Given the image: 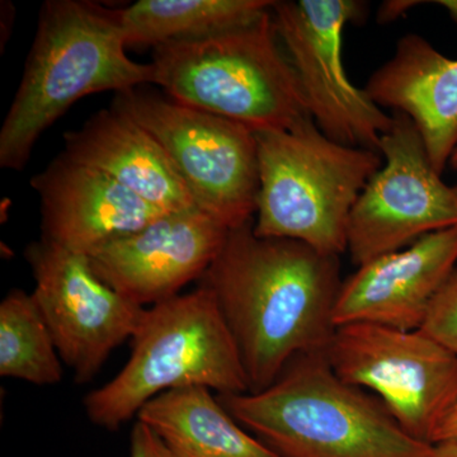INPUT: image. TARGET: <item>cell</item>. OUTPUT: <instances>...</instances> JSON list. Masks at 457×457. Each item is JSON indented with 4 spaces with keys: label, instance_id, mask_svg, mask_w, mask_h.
<instances>
[{
    "label": "cell",
    "instance_id": "1",
    "mask_svg": "<svg viewBox=\"0 0 457 457\" xmlns=\"http://www.w3.org/2000/svg\"><path fill=\"white\" fill-rule=\"evenodd\" d=\"M253 224L228 231L200 279L236 342L248 393L269 387L295 357L327 351L343 281L337 255L294 239L257 236Z\"/></svg>",
    "mask_w": 457,
    "mask_h": 457
},
{
    "label": "cell",
    "instance_id": "2",
    "mask_svg": "<svg viewBox=\"0 0 457 457\" xmlns=\"http://www.w3.org/2000/svg\"><path fill=\"white\" fill-rule=\"evenodd\" d=\"M126 47L119 11L79 0L44 3L0 129V167L22 170L41 135L79 99L153 84L152 64L134 62Z\"/></svg>",
    "mask_w": 457,
    "mask_h": 457
},
{
    "label": "cell",
    "instance_id": "3",
    "mask_svg": "<svg viewBox=\"0 0 457 457\" xmlns=\"http://www.w3.org/2000/svg\"><path fill=\"white\" fill-rule=\"evenodd\" d=\"M219 400L279 457H431L433 445L398 425L383 403L343 381L326 352L300 354L257 393Z\"/></svg>",
    "mask_w": 457,
    "mask_h": 457
},
{
    "label": "cell",
    "instance_id": "4",
    "mask_svg": "<svg viewBox=\"0 0 457 457\" xmlns=\"http://www.w3.org/2000/svg\"><path fill=\"white\" fill-rule=\"evenodd\" d=\"M125 366L83 400L93 425L117 431L155 396L182 387L248 393L233 336L215 297L200 285L145 309Z\"/></svg>",
    "mask_w": 457,
    "mask_h": 457
},
{
    "label": "cell",
    "instance_id": "5",
    "mask_svg": "<svg viewBox=\"0 0 457 457\" xmlns=\"http://www.w3.org/2000/svg\"><path fill=\"white\" fill-rule=\"evenodd\" d=\"M153 84L179 104L257 132L312 119L270 9L248 25L201 40L153 47Z\"/></svg>",
    "mask_w": 457,
    "mask_h": 457
},
{
    "label": "cell",
    "instance_id": "6",
    "mask_svg": "<svg viewBox=\"0 0 457 457\" xmlns=\"http://www.w3.org/2000/svg\"><path fill=\"white\" fill-rule=\"evenodd\" d=\"M255 137L260 191L254 233L297 240L341 257L347 252L352 209L383 167V155L330 140L312 119Z\"/></svg>",
    "mask_w": 457,
    "mask_h": 457
},
{
    "label": "cell",
    "instance_id": "7",
    "mask_svg": "<svg viewBox=\"0 0 457 457\" xmlns=\"http://www.w3.org/2000/svg\"><path fill=\"white\" fill-rule=\"evenodd\" d=\"M112 107L161 144L198 209L228 230L254 220L260 191L255 132L140 87L116 93Z\"/></svg>",
    "mask_w": 457,
    "mask_h": 457
},
{
    "label": "cell",
    "instance_id": "8",
    "mask_svg": "<svg viewBox=\"0 0 457 457\" xmlns=\"http://www.w3.org/2000/svg\"><path fill=\"white\" fill-rule=\"evenodd\" d=\"M326 356L343 381L374 393L418 441L433 445L457 403V354L420 329L337 327Z\"/></svg>",
    "mask_w": 457,
    "mask_h": 457
},
{
    "label": "cell",
    "instance_id": "9",
    "mask_svg": "<svg viewBox=\"0 0 457 457\" xmlns=\"http://www.w3.org/2000/svg\"><path fill=\"white\" fill-rule=\"evenodd\" d=\"M366 11L360 0H282L270 14L319 130L342 145L378 152L393 114L357 88L343 64L345 27L361 22Z\"/></svg>",
    "mask_w": 457,
    "mask_h": 457
},
{
    "label": "cell",
    "instance_id": "10",
    "mask_svg": "<svg viewBox=\"0 0 457 457\" xmlns=\"http://www.w3.org/2000/svg\"><path fill=\"white\" fill-rule=\"evenodd\" d=\"M378 152L384 164L352 209L347 252L357 267L457 225V191L429 161L417 126L394 112Z\"/></svg>",
    "mask_w": 457,
    "mask_h": 457
},
{
    "label": "cell",
    "instance_id": "11",
    "mask_svg": "<svg viewBox=\"0 0 457 457\" xmlns=\"http://www.w3.org/2000/svg\"><path fill=\"white\" fill-rule=\"evenodd\" d=\"M33 299L75 383L87 384L111 353L131 341L146 308L117 293L95 270L89 255L41 239L27 246Z\"/></svg>",
    "mask_w": 457,
    "mask_h": 457
},
{
    "label": "cell",
    "instance_id": "12",
    "mask_svg": "<svg viewBox=\"0 0 457 457\" xmlns=\"http://www.w3.org/2000/svg\"><path fill=\"white\" fill-rule=\"evenodd\" d=\"M228 231L200 209L165 213L89 257L106 284L141 308H150L203 278Z\"/></svg>",
    "mask_w": 457,
    "mask_h": 457
},
{
    "label": "cell",
    "instance_id": "13",
    "mask_svg": "<svg viewBox=\"0 0 457 457\" xmlns=\"http://www.w3.org/2000/svg\"><path fill=\"white\" fill-rule=\"evenodd\" d=\"M456 262L457 225L360 266L342 281L333 312L336 328L369 323L420 329Z\"/></svg>",
    "mask_w": 457,
    "mask_h": 457
},
{
    "label": "cell",
    "instance_id": "14",
    "mask_svg": "<svg viewBox=\"0 0 457 457\" xmlns=\"http://www.w3.org/2000/svg\"><path fill=\"white\" fill-rule=\"evenodd\" d=\"M31 186L40 197L42 239L77 253L92 255L167 213L64 153Z\"/></svg>",
    "mask_w": 457,
    "mask_h": 457
},
{
    "label": "cell",
    "instance_id": "15",
    "mask_svg": "<svg viewBox=\"0 0 457 457\" xmlns=\"http://www.w3.org/2000/svg\"><path fill=\"white\" fill-rule=\"evenodd\" d=\"M363 89L378 107L407 114L442 176L457 147V59L444 55L422 36L408 33Z\"/></svg>",
    "mask_w": 457,
    "mask_h": 457
},
{
    "label": "cell",
    "instance_id": "16",
    "mask_svg": "<svg viewBox=\"0 0 457 457\" xmlns=\"http://www.w3.org/2000/svg\"><path fill=\"white\" fill-rule=\"evenodd\" d=\"M64 141L66 156L104 171L161 212L198 209L161 144L121 111H99Z\"/></svg>",
    "mask_w": 457,
    "mask_h": 457
},
{
    "label": "cell",
    "instance_id": "17",
    "mask_svg": "<svg viewBox=\"0 0 457 457\" xmlns=\"http://www.w3.org/2000/svg\"><path fill=\"white\" fill-rule=\"evenodd\" d=\"M137 420L174 457H279L230 416L212 390H170L147 402Z\"/></svg>",
    "mask_w": 457,
    "mask_h": 457
},
{
    "label": "cell",
    "instance_id": "18",
    "mask_svg": "<svg viewBox=\"0 0 457 457\" xmlns=\"http://www.w3.org/2000/svg\"><path fill=\"white\" fill-rule=\"evenodd\" d=\"M272 0H140L120 9L126 44L159 46L201 40L248 25L270 11Z\"/></svg>",
    "mask_w": 457,
    "mask_h": 457
},
{
    "label": "cell",
    "instance_id": "19",
    "mask_svg": "<svg viewBox=\"0 0 457 457\" xmlns=\"http://www.w3.org/2000/svg\"><path fill=\"white\" fill-rule=\"evenodd\" d=\"M32 294L9 291L0 303V376L46 386L62 383L64 369Z\"/></svg>",
    "mask_w": 457,
    "mask_h": 457
},
{
    "label": "cell",
    "instance_id": "20",
    "mask_svg": "<svg viewBox=\"0 0 457 457\" xmlns=\"http://www.w3.org/2000/svg\"><path fill=\"white\" fill-rule=\"evenodd\" d=\"M420 329L457 354V269L432 300Z\"/></svg>",
    "mask_w": 457,
    "mask_h": 457
},
{
    "label": "cell",
    "instance_id": "21",
    "mask_svg": "<svg viewBox=\"0 0 457 457\" xmlns=\"http://www.w3.org/2000/svg\"><path fill=\"white\" fill-rule=\"evenodd\" d=\"M130 457H174L163 441L140 420H135L130 436Z\"/></svg>",
    "mask_w": 457,
    "mask_h": 457
},
{
    "label": "cell",
    "instance_id": "22",
    "mask_svg": "<svg viewBox=\"0 0 457 457\" xmlns=\"http://www.w3.org/2000/svg\"><path fill=\"white\" fill-rule=\"evenodd\" d=\"M420 4H426V2H418V0H387L378 7V22L380 25L385 23L393 22V21L398 20L399 17L404 16L408 13L411 9L417 7Z\"/></svg>",
    "mask_w": 457,
    "mask_h": 457
},
{
    "label": "cell",
    "instance_id": "23",
    "mask_svg": "<svg viewBox=\"0 0 457 457\" xmlns=\"http://www.w3.org/2000/svg\"><path fill=\"white\" fill-rule=\"evenodd\" d=\"M442 441H457V403L436 432L433 445Z\"/></svg>",
    "mask_w": 457,
    "mask_h": 457
},
{
    "label": "cell",
    "instance_id": "24",
    "mask_svg": "<svg viewBox=\"0 0 457 457\" xmlns=\"http://www.w3.org/2000/svg\"><path fill=\"white\" fill-rule=\"evenodd\" d=\"M431 457H457V441H442L433 445Z\"/></svg>",
    "mask_w": 457,
    "mask_h": 457
},
{
    "label": "cell",
    "instance_id": "25",
    "mask_svg": "<svg viewBox=\"0 0 457 457\" xmlns=\"http://www.w3.org/2000/svg\"><path fill=\"white\" fill-rule=\"evenodd\" d=\"M433 4L440 5V7L446 9L447 13L451 20L457 25V0H437V2H432Z\"/></svg>",
    "mask_w": 457,
    "mask_h": 457
},
{
    "label": "cell",
    "instance_id": "26",
    "mask_svg": "<svg viewBox=\"0 0 457 457\" xmlns=\"http://www.w3.org/2000/svg\"><path fill=\"white\" fill-rule=\"evenodd\" d=\"M449 164L451 165V168H453V170H457V147L455 149V152H453V156H451ZM455 188L457 191V186Z\"/></svg>",
    "mask_w": 457,
    "mask_h": 457
}]
</instances>
